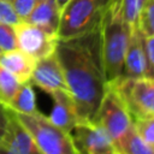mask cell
<instances>
[{"instance_id": "22", "label": "cell", "mask_w": 154, "mask_h": 154, "mask_svg": "<svg viewBox=\"0 0 154 154\" xmlns=\"http://www.w3.org/2000/svg\"><path fill=\"white\" fill-rule=\"evenodd\" d=\"M20 22L22 19L17 14L12 4L8 0H0V23L16 26Z\"/></svg>"}, {"instance_id": "23", "label": "cell", "mask_w": 154, "mask_h": 154, "mask_svg": "<svg viewBox=\"0 0 154 154\" xmlns=\"http://www.w3.org/2000/svg\"><path fill=\"white\" fill-rule=\"evenodd\" d=\"M12 6L14 7L17 14L22 20H25L30 12L34 10L35 5L37 4V0H8Z\"/></svg>"}, {"instance_id": "24", "label": "cell", "mask_w": 154, "mask_h": 154, "mask_svg": "<svg viewBox=\"0 0 154 154\" xmlns=\"http://www.w3.org/2000/svg\"><path fill=\"white\" fill-rule=\"evenodd\" d=\"M144 52L148 66V78L154 81V36H144Z\"/></svg>"}, {"instance_id": "1", "label": "cell", "mask_w": 154, "mask_h": 154, "mask_svg": "<svg viewBox=\"0 0 154 154\" xmlns=\"http://www.w3.org/2000/svg\"><path fill=\"white\" fill-rule=\"evenodd\" d=\"M55 55L64 72L81 122H94L108 82L105 73L100 26L85 34L58 38Z\"/></svg>"}, {"instance_id": "26", "label": "cell", "mask_w": 154, "mask_h": 154, "mask_svg": "<svg viewBox=\"0 0 154 154\" xmlns=\"http://www.w3.org/2000/svg\"><path fill=\"white\" fill-rule=\"evenodd\" d=\"M57 2H58V6H59V8H60V11L65 7V5L69 2V0H57Z\"/></svg>"}, {"instance_id": "13", "label": "cell", "mask_w": 154, "mask_h": 154, "mask_svg": "<svg viewBox=\"0 0 154 154\" xmlns=\"http://www.w3.org/2000/svg\"><path fill=\"white\" fill-rule=\"evenodd\" d=\"M61 11L57 0H37L34 10L30 12L25 22L34 24L51 34L58 35Z\"/></svg>"}, {"instance_id": "16", "label": "cell", "mask_w": 154, "mask_h": 154, "mask_svg": "<svg viewBox=\"0 0 154 154\" xmlns=\"http://www.w3.org/2000/svg\"><path fill=\"white\" fill-rule=\"evenodd\" d=\"M117 154H154V148L148 144L138 135L135 126H132L117 147Z\"/></svg>"}, {"instance_id": "17", "label": "cell", "mask_w": 154, "mask_h": 154, "mask_svg": "<svg viewBox=\"0 0 154 154\" xmlns=\"http://www.w3.org/2000/svg\"><path fill=\"white\" fill-rule=\"evenodd\" d=\"M19 85L20 82L0 65V101L7 106Z\"/></svg>"}, {"instance_id": "21", "label": "cell", "mask_w": 154, "mask_h": 154, "mask_svg": "<svg viewBox=\"0 0 154 154\" xmlns=\"http://www.w3.org/2000/svg\"><path fill=\"white\" fill-rule=\"evenodd\" d=\"M17 47V37L14 26L0 23V49L2 52L16 49Z\"/></svg>"}, {"instance_id": "11", "label": "cell", "mask_w": 154, "mask_h": 154, "mask_svg": "<svg viewBox=\"0 0 154 154\" xmlns=\"http://www.w3.org/2000/svg\"><path fill=\"white\" fill-rule=\"evenodd\" d=\"M130 78H148V66L144 52V36L138 26L132 28L124 57L123 75Z\"/></svg>"}, {"instance_id": "15", "label": "cell", "mask_w": 154, "mask_h": 154, "mask_svg": "<svg viewBox=\"0 0 154 154\" xmlns=\"http://www.w3.org/2000/svg\"><path fill=\"white\" fill-rule=\"evenodd\" d=\"M7 107L14 113L20 114H34L38 112L36 95L32 88V83L30 81L20 83L18 90L8 102Z\"/></svg>"}, {"instance_id": "8", "label": "cell", "mask_w": 154, "mask_h": 154, "mask_svg": "<svg viewBox=\"0 0 154 154\" xmlns=\"http://www.w3.org/2000/svg\"><path fill=\"white\" fill-rule=\"evenodd\" d=\"M71 136L77 154H117L112 138L94 122H79Z\"/></svg>"}, {"instance_id": "14", "label": "cell", "mask_w": 154, "mask_h": 154, "mask_svg": "<svg viewBox=\"0 0 154 154\" xmlns=\"http://www.w3.org/2000/svg\"><path fill=\"white\" fill-rule=\"evenodd\" d=\"M36 61L37 60L19 48L0 53V65L12 73L20 83L30 81Z\"/></svg>"}, {"instance_id": "2", "label": "cell", "mask_w": 154, "mask_h": 154, "mask_svg": "<svg viewBox=\"0 0 154 154\" xmlns=\"http://www.w3.org/2000/svg\"><path fill=\"white\" fill-rule=\"evenodd\" d=\"M130 32L131 28L122 14L120 0H111L100 23L102 58L108 83L123 75L124 57Z\"/></svg>"}, {"instance_id": "19", "label": "cell", "mask_w": 154, "mask_h": 154, "mask_svg": "<svg viewBox=\"0 0 154 154\" xmlns=\"http://www.w3.org/2000/svg\"><path fill=\"white\" fill-rule=\"evenodd\" d=\"M137 26L143 36H154V0H147L138 17Z\"/></svg>"}, {"instance_id": "18", "label": "cell", "mask_w": 154, "mask_h": 154, "mask_svg": "<svg viewBox=\"0 0 154 154\" xmlns=\"http://www.w3.org/2000/svg\"><path fill=\"white\" fill-rule=\"evenodd\" d=\"M147 0H120V8L124 20L132 29L137 26L140 13Z\"/></svg>"}, {"instance_id": "3", "label": "cell", "mask_w": 154, "mask_h": 154, "mask_svg": "<svg viewBox=\"0 0 154 154\" xmlns=\"http://www.w3.org/2000/svg\"><path fill=\"white\" fill-rule=\"evenodd\" d=\"M111 0H69L61 10L58 38L85 34L100 26Z\"/></svg>"}, {"instance_id": "5", "label": "cell", "mask_w": 154, "mask_h": 154, "mask_svg": "<svg viewBox=\"0 0 154 154\" xmlns=\"http://www.w3.org/2000/svg\"><path fill=\"white\" fill-rule=\"evenodd\" d=\"M94 123L99 124L108 134L116 149L134 126V120L126 106L109 84L107 85L106 93L101 100Z\"/></svg>"}, {"instance_id": "27", "label": "cell", "mask_w": 154, "mask_h": 154, "mask_svg": "<svg viewBox=\"0 0 154 154\" xmlns=\"http://www.w3.org/2000/svg\"><path fill=\"white\" fill-rule=\"evenodd\" d=\"M1 52H2V51H1V49H0V53H1Z\"/></svg>"}, {"instance_id": "10", "label": "cell", "mask_w": 154, "mask_h": 154, "mask_svg": "<svg viewBox=\"0 0 154 154\" xmlns=\"http://www.w3.org/2000/svg\"><path fill=\"white\" fill-rule=\"evenodd\" d=\"M49 95L53 105L49 116H47L48 119L58 128L71 134L75 126L81 122L71 93L67 89H60L51 93Z\"/></svg>"}, {"instance_id": "12", "label": "cell", "mask_w": 154, "mask_h": 154, "mask_svg": "<svg viewBox=\"0 0 154 154\" xmlns=\"http://www.w3.org/2000/svg\"><path fill=\"white\" fill-rule=\"evenodd\" d=\"M10 109V108H8ZM1 144L12 149L17 154H43L38 148L31 135L28 130L18 122L13 111L10 109V122L7 126V131Z\"/></svg>"}, {"instance_id": "7", "label": "cell", "mask_w": 154, "mask_h": 154, "mask_svg": "<svg viewBox=\"0 0 154 154\" xmlns=\"http://www.w3.org/2000/svg\"><path fill=\"white\" fill-rule=\"evenodd\" d=\"M14 31L17 47L35 60H40L55 52L58 35L51 34L25 20L17 24L14 26Z\"/></svg>"}, {"instance_id": "6", "label": "cell", "mask_w": 154, "mask_h": 154, "mask_svg": "<svg viewBox=\"0 0 154 154\" xmlns=\"http://www.w3.org/2000/svg\"><path fill=\"white\" fill-rule=\"evenodd\" d=\"M120 96L132 120L154 116V81L120 76L108 83Z\"/></svg>"}, {"instance_id": "25", "label": "cell", "mask_w": 154, "mask_h": 154, "mask_svg": "<svg viewBox=\"0 0 154 154\" xmlns=\"http://www.w3.org/2000/svg\"><path fill=\"white\" fill-rule=\"evenodd\" d=\"M8 122H10V109L5 103L0 101V142L6 135Z\"/></svg>"}, {"instance_id": "20", "label": "cell", "mask_w": 154, "mask_h": 154, "mask_svg": "<svg viewBox=\"0 0 154 154\" xmlns=\"http://www.w3.org/2000/svg\"><path fill=\"white\" fill-rule=\"evenodd\" d=\"M134 126L138 135L154 148V116L134 120Z\"/></svg>"}, {"instance_id": "9", "label": "cell", "mask_w": 154, "mask_h": 154, "mask_svg": "<svg viewBox=\"0 0 154 154\" xmlns=\"http://www.w3.org/2000/svg\"><path fill=\"white\" fill-rule=\"evenodd\" d=\"M30 82L47 94L60 89H67L64 72L55 53L36 61Z\"/></svg>"}, {"instance_id": "4", "label": "cell", "mask_w": 154, "mask_h": 154, "mask_svg": "<svg viewBox=\"0 0 154 154\" xmlns=\"http://www.w3.org/2000/svg\"><path fill=\"white\" fill-rule=\"evenodd\" d=\"M14 116L43 154H77L71 134L54 125L40 111L34 114L14 113Z\"/></svg>"}]
</instances>
